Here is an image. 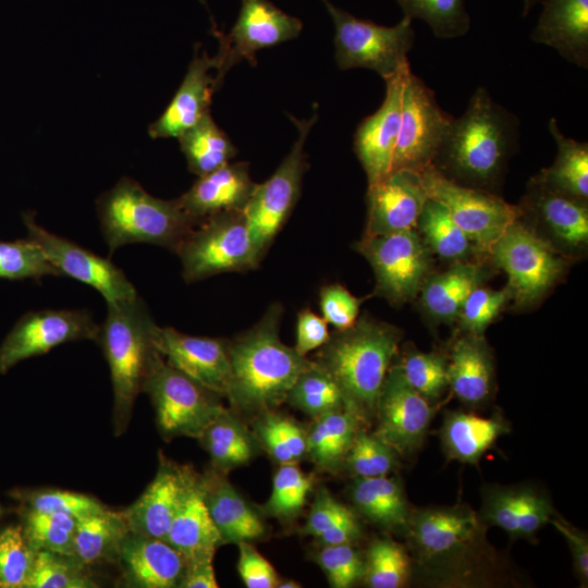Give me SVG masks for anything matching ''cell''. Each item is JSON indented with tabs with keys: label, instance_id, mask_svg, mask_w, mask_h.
I'll return each instance as SVG.
<instances>
[{
	"label": "cell",
	"instance_id": "6125c7cd",
	"mask_svg": "<svg viewBox=\"0 0 588 588\" xmlns=\"http://www.w3.org/2000/svg\"><path fill=\"white\" fill-rule=\"evenodd\" d=\"M212 561L213 559L185 561L179 588H217L218 583Z\"/></svg>",
	"mask_w": 588,
	"mask_h": 588
},
{
	"label": "cell",
	"instance_id": "d4e9b609",
	"mask_svg": "<svg viewBox=\"0 0 588 588\" xmlns=\"http://www.w3.org/2000/svg\"><path fill=\"white\" fill-rule=\"evenodd\" d=\"M406 65L384 79L385 97L382 105L359 123L354 135V150L368 185L380 181L392 170L401 123L402 74Z\"/></svg>",
	"mask_w": 588,
	"mask_h": 588
},
{
	"label": "cell",
	"instance_id": "e0dca14e",
	"mask_svg": "<svg viewBox=\"0 0 588 588\" xmlns=\"http://www.w3.org/2000/svg\"><path fill=\"white\" fill-rule=\"evenodd\" d=\"M303 29L299 19L269 0H242L238 16L228 35L216 30L220 41V78L243 60L256 64V52L296 38Z\"/></svg>",
	"mask_w": 588,
	"mask_h": 588
},
{
	"label": "cell",
	"instance_id": "d590c367",
	"mask_svg": "<svg viewBox=\"0 0 588 588\" xmlns=\"http://www.w3.org/2000/svg\"><path fill=\"white\" fill-rule=\"evenodd\" d=\"M362 422L346 407L314 418L307 431V456L320 471L333 473L344 465Z\"/></svg>",
	"mask_w": 588,
	"mask_h": 588
},
{
	"label": "cell",
	"instance_id": "83f0119b",
	"mask_svg": "<svg viewBox=\"0 0 588 588\" xmlns=\"http://www.w3.org/2000/svg\"><path fill=\"white\" fill-rule=\"evenodd\" d=\"M448 359L449 387L466 406L486 405L494 393L492 352L483 335L465 333L456 339Z\"/></svg>",
	"mask_w": 588,
	"mask_h": 588
},
{
	"label": "cell",
	"instance_id": "681fc988",
	"mask_svg": "<svg viewBox=\"0 0 588 588\" xmlns=\"http://www.w3.org/2000/svg\"><path fill=\"white\" fill-rule=\"evenodd\" d=\"M61 277L42 248L33 240H0V279L24 280Z\"/></svg>",
	"mask_w": 588,
	"mask_h": 588
},
{
	"label": "cell",
	"instance_id": "94428289",
	"mask_svg": "<svg viewBox=\"0 0 588 588\" xmlns=\"http://www.w3.org/2000/svg\"><path fill=\"white\" fill-rule=\"evenodd\" d=\"M566 540L572 559L574 572L581 587H587L588 584V536L558 515V513L549 522Z\"/></svg>",
	"mask_w": 588,
	"mask_h": 588
},
{
	"label": "cell",
	"instance_id": "ba28073f",
	"mask_svg": "<svg viewBox=\"0 0 588 588\" xmlns=\"http://www.w3.org/2000/svg\"><path fill=\"white\" fill-rule=\"evenodd\" d=\"M321 1L334 25L339 69H368L385 79L409 63L407 53L415 39L412 19L403 16L395 25L384 26L358 19L329 0Z\"/></svg>",
	"mask_w": 588,
	"mask_h": 588
},
{
	"label": "cell",
	"instance_id": "f907efd6",
	"mask_svg": "<svg viewBox=\"0 0 588 588\" xmlns=\"http://www.w3.org/2000/svg\"><path fill=\"white\" fill-rule=\"evenodd\" d=\"M344 464L355 478L389 476L400 465L399 453L375 432L360 429Z\"/></svg>",
	"mask_w": 588,
	"mask_h": 588
},
{
	"label": "cell",
	"instance_id": "ac0fdd59",
	"mask_svg": "<svg viewBox=\"0 0 588 588\" xmlns=\"http://www.w3.org/2000/svg\"><path fill=\"white\" fill-rule=\"evenodd\" d=\"M391 364L376 409L375 433L399 455L411 456L421 446L433 416V406Z\"/></svg>",
	"mask_w": 588,
	"mask_h": 588
},
{
	"label": "cell",
	"instance_id": "30bf717a",
	"mask_svg": "<svg viewBox=\"0 0 588 588\" xmlns=\"http://www.w3.org/2000/svg\"><path fill=\"white\" fill-rule=\"evenodd\" d=\"M175 253L186 283L259 266L244 210L222 211L206 218Z\"/></svg>",
	"mask_w": 588,
	"mask_h": 588
},
{
	"label": "cell",
	"instance_id": "91938a15",
	"mask_svg": "<svg viewBox=\"0 0 588 588\" xmlns=\"http://www.w3.org/2000/svg\"><path fill=\"white\" fill-rule=\"evenodd\" d=\"M330 338L328 323L322 316L308 308L302 309L296 321V343L294 348L303 356L320 348Z\"/></svg>",
	"mask_w": 588,
	"mask_h": 588
},
{
	"label": "cell",
	"instance_id": "7c38bea8",
	"mask_svg": "<svg viewBox=\"0 0 588 588\" xmlns=\"http://www.w3.org/2000/svg\"><path fill=\"white\" fill-rule=\"evenodd\" d=\"M354 248L372 268L376 280L373 294L393 305L414 299L431 273L432 253L416 229L364 235Z\"/></svg>",
	"mask_w": 588,
	"mask_h": 588
},
{
	"label": "cell",
	"instance_id": "2e32d148",
	"mask_svg": "<svg viewBox=\"0 0 588 588\" xmlns=\"http://www.w3.org/2000/svg\"><path fill=\"white\" fill-rule=\"evenodd\" d=\"M27 237L36 242L61 275H66L96 289L107 303L137 295L126 274L110 259L57 235L42 226L30 211L23 213Z\"/></svg>",
	"mask_w": 588,
	"mask_h": 588
},
{
	"label": "cell",
	"instance_id": "8d00e7d4",
	"mask_svg": "<svg viewBox=\"0 0 588 588\" xmlns=\"http://www.w3.org/2000/svg\"><path fill=\"white\" fill-rule=\"evenodd\" d=\"M215 470L225 471L247 464L258 453L259 443L238 415L224 408L198 438Z\"/></svg>",
	"mask_w": 588,
	"mask_h": 588
},
{
	"label": "cell",
	"instance_id": "680465c9",
	"mask_svg": "<svg viewBox=\"0 0 588 588\" xmlns=\"http://www.w3.org/2000/svg\"><path fill=\"white\" fill-rule=\"evenodd\" d=\"M238 546L237 569L247 588H277L279 577L273 566L247 541Z\"/></svg>",
	"mask_w": 588,
	"mask_h": 588
},
{
	"label": "cell",
	"instance_id": "8992f818",
	"mask_svg": "<svg viewBox=\"0 0 588 588\" xmlns=\"http://www.w3.org/2000/svg\"><path fill=\"white\" fill-rule=\"evenodd\" d=\"M96 210L110 254L135 243L157 245L175 253L200 223L182 208L177 198L155 197L127 176L97 198Z\"/></svg>",
	"mask_w": 588,
	"mask_h": 588
},
{
	"label": "cell",
	"instance_id": "c3c4849f",
	"mask_svg": "<svg viewBox=\"0 0 588 588\" xmlns=\"http://www.w3.org/2000/svg\"><path fill=\"white\" fill-rule=\"evenodd\" d=\"M313 485L314 477L304 473L297 463L281 464L273 476L265 513L280 520L293 519L304 507Z\"/></svg>",
	"mask_w": 588,
	"mask_h": 588
},
{
	"label": "cell",
	"instance_id": "9a60e30c",
	"mask_svg": "<svg viewBox=\"0 0 588 588\" xmlns=\"http://www.w3.org/2000/svg\"><path fill=\"white\" fill-rule=\"evenodd\" d=\"M99 324L83 309H42L25 314L0 345V373L17 363L73 341H96Z\"/></svg>",
	"mask_w": 588,
	"mask_h": 588
},
{
	"label": "cell",
	"instance_id": "7dc6e473",
	"mask_svg": "<svg viewBox=\"0 0 588 588\" xmlns=\"http://www.w3.org/2000/svg\"><path fill=\"white\" fill-rule=\"evenodd\" d=\"M23 531L32 547L65 555H74L76 518L61 513L25 509Z\"/></svg>",
	"mask_w": 588,
	"mask_h": 588
},
{
	"label": "cell",
	"instance_id": "be15d7a7",
	"mask_svg": "<svg viewBox=\"0 0 588 588\" xmlns=\"http://www.w3.org/2000/svg\"><path fill=\"white\" fill-rule=\"evenodd\" d=\"M362 536V526L356 516L315 537L320 547L354 544Z\"/></svg>",
	"mask_w": 588,
	"mask_h": 588
},
{
	"label": "cell",
	"instance_id": "74e56055",
	"mask_svg": "<svg viewBox=\"0 0 588 588\" xmlns=\"http://www.w3.org/2000/svg\"><path fill=\"white\" fill-rule=\"evenodd\" d=\"M130 531L122 511L109 507L76 518L74 556L86 567L117 562L120 544Z\"/></svg>",
	"mask_w": 588,
	"mask_h": 588
},
{
	"label": "cell",
	"instance_id": "6da1fadb",
	"mask_svg": "<svg viewBox=\"0 0 588 588\" xmlns=\"http://www.w3.org/2000/svg\"><path fill=\"white\" fill-rule=\"evenodd\" d=\"M487 527L464 503L412 510L403 531L412 569L436 586L489 584L498 556L487 539Z\"/></svg>",
	"mask_w": 588,
	"mask_h": 588
},
{
	"label": "cell",
	"instance_id": "816d5d0a",
	"mask_svg": "<svg viewBox=\"0 0 588 588\" xmlns=\"http://www.w3.org/2000/svg\"><path fill=\"white\" fill-rule=\"evenodd\" d=\"M36 552L22 525L0 529V588H25Z\"/></svg>",
	"mask_w": 588,
	"mask_h": 588
},
{
	"label": "cell",
	"instance_id": "cb8c5ba5",
	"mask_svg": "<svg viewBox=\"0 0 588 588\" xmlns=\"http://www.w3.org/2000/svg\"><path fill=\"white\" fill-rule=\"evenodd\" d=\"M160 348L171 366L226 397L232 378L229 340L195 336L161 327Z\"/></svg>",
	"mask_w": 588,
	"mask_h": 588
},
{
	"label": "cell",
	"instance_id": "ee69618b",
	"mask_svg": "<svg viewBox=\"0 0 588 588\" xmlns=\"http://www.w3.org/2000/svg\"><path fill=\"white\" fill-rule=\"evenodd\" d=\"M399 353V352H397ZM392 362L409 385L427 401H438L449 388L448 359L437 353H424L415 347H405L402 356Z\"/></svg>",
	"mask_w": 588,
	"mask_h": 588
},
{
	"label": "cell",
	"instance_id": "f1b7e54d",
	"mask_svg": "<svg viewBox=\"0 0 588 588\" xmlns=\"http://www.w3.org/2000/svg\"><path fill=\"white\" fill-rule=\"evenodd\" d=\"M542 11L532 41L556 50L566 61L588 68V0H539Z\"/></svg>",
	"mask_w": 588,
	"mask_h": 588
},
{
	"label": "cell",
	"instance_id": "03108f58",
	"mask_svg": "<svg viewBox=\"0 0 588 588\" xmlns=\"http://www.w3.org/2000/svg\"><path fill=\"white\" fill-rule=\"evenodd\" d=\"M539 0H523V16H526Z\"/></svg>",
	"mask_w": 588,
	"mask_h": 588
},
{
	"label": "cell",
	"instance_id": "9f6ffc18",
	"mask_svg": "<svg viewBox=\"0 0 588 588\" xmlns=\"http://www.w3.org/2000/svg\"><path fill=\"white\" fill-rule=\"evenodd\" d=\"M362 302L363 298L354 296L339 283L324 285L319 292L322 317L335 330H345L355 324Z\"/></svg>",
	"mask_w": 588,
	"mask_h": 588
},
{
	"label": "cell",
	"instance_id": "52a82bcc",
	"mask_svg": "<svg viewBox=\"0 0 588 588\" xmlns=\"http://www.w3.org/2000/svg\"><path fill=\"white\" fill-rule=\"evenodd\" d=\"M507 274L510 301L518 309L538 304L564 275L568 256L552 246L519 216L488 252Z\"/></svg>",
	"mask_w": 588,
	"mask_h": 588
},
{
	"label": "cell",
	"instance_id": "d6a6232c",
	"mask_svg": "<svg viewBox=\"0 0 588 588\" xmlns=\"http://www.w3.org/2000/svg\"><path fill=\"white\" fill-rule=\"evenodd\" d=\"M350 498L358 513L370 523L403 534L412 509L397 478L390 475L355 478Z\"/></svg>",
	"mask_w": 588,
	"mask_h": 588
},
{
	"label": "cell",
	"instance_id": "9c48e42d",
	"mask_svg": "<svg viewBox=\"0 0 588 588\" xmlns=\"http://www.w3.org/2000/svg\"><path fill=\"white\" fill-rule=\"evenodd\" d=\"M290 118L298 132L296 140L272 175L256 184L244 208L255 256L259 262L299 198L303 176L307 169L305 144L318 120V108L315 105L309 119Z\"/></svg>",
	"mask_w": 588,
	"mask_h": 588
},
{
	"label": "cell",
	"instance_id": "4316f807",
	"mask_svg": "<svg viewBox=\"0 0 588 588\" xmlns=\"http://www.w3.org/2000/svg\"><path fill=\"white\" fill-rule=\"evenodd\" d=\"M256 184L246 162L228 164L205 175L177 197L182 208L201 222L222 211L244 210Z\"/></svg>",
	"mask_w": 588,
	"mask_h": 588
},
{
	"label": "cell",
	"instance_id": "7bdbcfd3",
	"mask_svg": "<svg viewBox=\"0 0 588 588\" xmlns=\"http://www.w3.org/2000/svg\"><path fill=\"white\" fill-rule=\"evenodd\" d=\"M285 402L314 418L346 407L339 385L315 362L297 377Z\"/></svg>",
	"mask_w": 588,
	"mask_h": 588
},
{
	"label": "cell",
	"instance_id": "f546056e",
	"mask_svg": "<svg viewBox=\"0 0 588 588\" xmlns=\"http://www.w3.org/2000/svg\"><path fill=\"white\" fill-rule=\"evenodd\" d=\"M204 500L223 543L254 541L266 528L258 513L245 501L221 471L203 475Z\"/></svg>",
	"mask_w": 588,
	"mask_h": 588
},
{
	"label": "cell",
	"instance_id": "4dcf8cb0",
	"mask_svg": "<svg viewBox=\"0 0 588 588\" xmlns=\"http://www.w3.org/2000/svg\"><path fill=\"white\" fill-rule=\"evenodd\" d=\"M510 431L511 426L501 414L481 417L471 412L446 411L439 437L448 460L477 464Z\"/></svg>",
	"mask_w": 588,
	"mask_h": 588
},
{
	"label": "cell",
	"instance_id": "7a4b0ae2",
	"mask_svg": "<svg viewBox=\"0 0 588 588\" xmlns=\"http://www.w3.org/2000/svg\"><path fill=\"white\" fill-rule=\"evenodd\" d=\"M518 137L517 117L479 86L452 119L431 164L458 184L495 194Z\"/></svg>",
	"mask_w": 588,
	"mask_h": 588
},
{
	"label": "cell",
	"instance_id": "5bb4252c",
	"mask_svg": "<svg viewBox=\"0 0 588 588\" xmlns=\"http://www.w3.org/2000/svg\"><path fill=\"white\" fill-rule=\"evenodd\" d=\"M452 119L407 64L402 74L401 123L391 171L419 172L430 166Z\"/></svg>",
	"mask_w": 588,
	"mask_h": 588
},
{
	"label": "cell",
	"instance_id": "6f0895ef",
	"mask_svg": "<svg viewBox=\"0 0 588 588\" xmlns=\"http://www.w3.org/2000/svg\"><path fill=\"white\" fill-rule=\"evenodd\" d=\"M354 516L356 514L351 509L340 503L327 489L322 488L315 497L302 534L317 537Z\"/></svg>",
	"mask_w": 588,
	"mask_h": 588
},
{
	"label": "cell",
	"instance_id": "ffe728a7",
	"mask_svg": "<svg viewBox=\"0 0 588 588\" xmlns=\"http://www.w3.org/2000/svg\"><path fill=\"white\" fill-rule=\"evenodd\" d=\"M480 493V519L487 526L501 528L512 540H535L556 514L549 494L531 483H487Z\"/></svg>",
	"mask_w": 588,
	"mask_h": 588
},
{
	"label": "cell",
	"instance_id": "1f68e13d",
	"mask_svg": "<svg viewBox=\"0 0 588 588\" xmlns=\"http://www.w3.org/2000/svg\"><path fill=\"white\" fill-rule=\"evenodd\" d=\"M163 540L185 561L213 559L217 549L224 544L204 500L203 475L187 493Z\"/></svg>",
	"mask_w": 588,
	"mask_h": 588
},
{
	"label": "cell",
	"instance_id": "8fae6325",
	"mask_svg": "<svg viewBox=\"0 0 588 588\" xmlns=\"http://www.w3.org/2000/svg\"><path fill=\"white\" fill-rule=\"evenodd\" d=\"M155 409L161 437L198 439L225 408L221 396L199 384L166 359L159 363L144 383Z\"/></svg>",
	"mask_w": 588,
	"mask_h": 588
},
{
	"label": "cell",
	"instance_id": "d6986e66",
	"mask_svg": "<svg viewBox=\"0 0 588 588\" xmlns=\"http://www.w3.org/2000/svg\"><path fill=\"white\" fill-rule=\"evenodd\" d=\"M520 217L536 231H543L552 246L566 256L586 249L588 244L587 200L573 198L529 182L519 205Z\"/></svg>",
	"mask_w": 588,
	"mask_h": 588
},
{
	"label": "cell",
	"instance_id": "7402d4cb",
	"mask_svg": "<svg viewBox=\"0 0 588 588\" xmlns=\"http://www.w3.org/2000/svg\"><path fill=\"white\" fill-rule=\"evenodd\" d=\"M220 66L218 53L211 57L195 50L179 89L148 128L151 138H179L210 112L212 95L222 84Z\"/></svg>",
	"mask_w": 588,
	"mask_h": 588
},
{
	"label": "cell",
	"instance_id": "484cf974",
	"mask_svg": "<svg viewBox=\"0 0 588 588\" xmlns=\"http://www.w3.org/2000/svg\"><path fill=\"white\" fill-rule=\"evenodd\" d=\"M115 563L125 587L175 588L185 559L166 540L130 530L120 544Z\"/></svg>",
	"mask_w": 588,
	"mask_h": 588
},
{
	"label": "cell",
	"instance_id": "b9f144b4",
	"mask_svg": "<svg viewBox=\"0 0 588 588\" xmlns=\"http://www.w3.org/2000/svg\"><path fill=\"white\" fill-rule=\"evenodd\" d=\"M412 558L407 549L390 539L376 538L365 555L363 579L370 588H400L412 576Z\"/></svg>",
	"mask_w": 588,
	"mask_h": 588
},
{
	"label": "cell",
	"instance_id": "db71d44e",
	"mask_svg": "<svg viewBox=\"0 0 588 588\" xmlns=\"http://www.w3.org/2000/svg\"><path fill=\"white\" fill-rule=\"evenodd\" d=\"M316 561L333 588H348L363 579L365 558L351 543L321 547Z\"/></svg>",
	"mask_w": 588,
	"mask_h": 588
},
{
	"label": "cell",
	"instance_id": "ab89813d",
	"mask_svg": "<svg viewBox=\"0 0 588 588\" xmlns=\"http://www.w3.org/2000/svg\"><path fill=\"white\" fill-rule=\"evenodd\" d=\"M416 230L432 254L455 261H467L476 252L465 232L453 221L446 207L428 198L416 222Z\"/></svg>",
	"mask_w": 588,
	"mask_h": 588
},
{
	"label": "cell",
	"instance_id": "5b68a950",
	"mask_svg": "<svg viewBox=\"0 0 588 588\" xmlns=\"http://www.w3.org/2000/svg\"><path fill=\"white\" fill-rule=\"evenodd\" d=\"M401 330L363 316L348 329L334 330L315 363L339 385L346 408L364 422L376 415L388 370L399 352Z\"/></svg>",
	"mask_w": 588,
	"mask_h": 588
},
{
	"label": "cell",
	"instance_id": "4fadbf2b",
	"mask_svg": "<svg viewBox=\"0 0 588 588\" xmlns=\"http://www.w3.org/2000/svg\"><path fill=\"white\" fill-rule=\"evenodd\" d=\"M418 173L428 198L446 207L476 252L488 254L493 243L520 216L517 205L506 203L497 194L458 184L432 164Z\"/></svg>",
	"mask_w": 588,
	"mask_h": 588
},
{
	"label": "cell",
	"instance_id": "e575fe53",
	"mask_svg": "<svg viewBox=\"0 0 588 588\" xmlns=\"http://www.w3.org/2000/svg\"><path fill=\"white\" fill-rule=\"evenodd\" d=\"M548 128L556 144L553 163L542 169L530 182L556 193L588 199V144L564 136L558 121L551 118Z\"/></svg>",
	"mask_w": 588,
	"mask_h": 588
},
{
	"label": "cell",
	"instance_id": "44dd1931",
	"mask_svg": "<svg viewBox=\"0 0 588 588\" xmlns=\"http://www.w3.org/2000/svg\"><path fill=\"white\" fill-rule=\"evenodd\" d=\"M199 475L159 453L152 481L128 507L122 511L131 531L164 539L170 525Z\"/></svg>",
	"mask_w": 588,
	"mask_h": 588
},
{
	"label": "cell",
	"instance_id": "3957f363",
	"mask_svg": "<svg viewBox=\"0 0 588 588\" xmlns=\"http://www.w3.org/2000/svg\"><path fill=\"white\" fill-rule=\"evenodd\" d=\"M282 314L280 303L271 304L250 329L229 341L232 378L225 399L238 416L255 418L279 407L314 363L281 341Z\"/></svg>",
	"mask_w": 588,
	"mask_h": 588
},
{
	"label": "cell",
	"instance_id": "bcb514c9",
	"mask_svg": "<svg viewBox=\"0 0 588 588\" xmlns=\"http://www.w3.org/2000/svg\"><path fill=\"white\" fill-rule=\"evenodd\" d=\"M88 567L74 555L47 550L36 552L33 569L25 588H95Z\"/></svg>",
	"mask_w": 588,
	"mask_h": 588
},
{
	"label": "cell",
	"instance_id": "11a10c76",
	"mask_svg": "<svg viewBox=\"0 0 588 588\" xmlns=\"http://www.w3.org/2000/svg\"><path fill=\"white\" fill-rule=\"evenodd\" d=\"M510 301L506 286L502 290L475 287L464 302L457 320L465 333L483 335L487 327Z\"/></svg>",
	"mask_w": 588,
	"mask_h": 588
},
{
	"label": "cell",
	"instance_id": "277c9868",
	"mask_svg": "<svg viewBox=\"0 0 588 588\" xmlns=\"http://www.w3.org/2000/svg\"><path fill=\"white\" fill-rule=\"evenodd\" d=\"M159 327L144 299L133 297L107 303L96 341L110 369L113 389L114 436L123 434L131 421L135 401L147 378L164 359Z\"/></svg>",
	"mask_w": 588,
	"mask_h": 588
},
{
	"label": "cell",
	"instance_id": "f35d334b",
	"mask_svg": "<svg viewBox=\"0 0 588 588\" xmlns=\"http://www.w3.org/2000/svg\"><path fill=\"white\" fill-rule=\"evenodd\" d=\"M177 139L188 170L197 176L228 164L236 155L234 144L213 121L210 112Z\"/></svg>",
	"mask_w": 588,
	"mask_h": 588
},
{
	"label": "cell",
	"instance_id": "603a6c76",
	"mask_svg": "<svg viewBox=\"0 0 588 588\" xmlns=\"http://www.w3.org/2000/svg\"><path fill=\"white\" fill-rule=\"evenodd\" d=\"M428 196L418 172L391 171L368 185L367 219L364 235H385L416 229V222Z\"/></svg>",
	"mask_w": 588,
	"mask_h": 588
},
{
	"label": "cell",
	"instance_id": "e7e4bbea",
	"mask_svg": "<svg viewBox=\"0 0 588 588\" xmlns=\"http://www.w3.org/2000/svg\"><path fill=\"white\" fill-rule=\"evenodd\" d=\"M301 585L294 580L285 579L279 580L277 588H299Z\"/></svg>",
	"mask_w": 588,
	"mask_h": 588
},
{
	"label": "cell",
	"instance_id": "f5cc1de1",
	"mask_svg": "<svg viewBox=\"0 0 588 588\" xmlns=\"http://www.w3.org/2000/svg\"><path fill=\"white\" fill-rule=\"evenodd\" d=\"M19 498L24 501L25 509L45 513H61L75 518L97 514L108 509L94 497L51 488L21 492Z\"/></svg>",
	"mask_w": 588,
	"mask_h": 588
},
{
	"label": "cell",
	"instance_id": "003e7915",
	"mask_svg": "<svg viewBox=\"0 0 588 588\" xmlns=\"http://www.w3.org/2000/svg\"><path fill=\"white\" fill-rule=\"evenodd\" d=\"M0 515H1V506H0Z\"/></svg>",
	"mask_w": 588,
	"mask_h": 588
},
{
	"label": "cell",
	"instance_id": "f6af8a7d",
	"mask_svg": "<svg viewBox=\"0 0 588 588\" xmlns=\"http://www.w3.org/2000/svg\"><path fill=\"white\" fill-rule=\"evenodd\" d=\"M404 16L427 23L440 39L464 36L470 28L466 0H395Z\"/></svg>",
	"mask_w": 588,
	"mask_h": 588
},
{
	"label": "cell",
	"instance_id": "60d3db41",
	"mask_svg": "<svg viewBox=\"0 0 588 588\" xmlns=\"http://www.w3.org/2000/svg\"><path fill=\"white\" fill-rule=\"evenodd\" d=\"M253 426L259 445L279 465L307 456V430L291 417L267 411L255 417Z\"/></svg>",
	"mask_w": 588,
	"mask_h": 588
},
{
	"label": "cell",
	"instance_id": "836d02e7",
	"mask_svg": "<svg viewBox=\"0 0 588 588\" xmlns=\"http://www.w3.org/2000/svg\"><path fill=\"white\" fill-rule=\"evenodd\" d=\"M482 277L478 264L455 261L440 273H430L420 289V302L425 311L434 320L451 322L470 292L479 285Z\"/></svg>",
	"mask_w": 588,
	"mask_h": 588
}]
</instances>
